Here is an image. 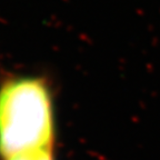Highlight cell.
Here are the masks:
<instances>
[{"instance_id":"6da1fadb","label":"cell","mask_w":160,"mask_h":160,"mask_svg":"<svg viewBox=\"0 0 160 160\" xmlns=\"http://www.w3.org/2000/svg\"><path fill=\"white\" fill-rule=\"evenodd\" d=\"M55 113L51 87L38 76L8 78L0 85V157L52 149Z\"/></svg>"},{"instance_id":"7a4b0ae2","label":"cell","mask_w":160,"mask_h":160,"mask_svg":"<svg viewBox=\"0 0 160 160\" xmlns=\"http://www.w3.org/2000/svg\"><path fill=\"white\" fill-rule=\"evenodd\" d=\"M9 160H55L51 153V150H43V151H35V152L25 153V155L17 156Z\"/></svg>"}]
</instances>
